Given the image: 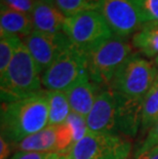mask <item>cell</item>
Instances as JSON below:
<instances>
[{"instance_id": "cell-26", "label": "cell", "mask_w": 158, "mask_h": 159, "mask_svg": "<svg viewBox=\"0 0 158 159\" xmlns=\"http://www.w3.org/2000/svg\"><path fill=\"white\" fill-rule=\"evenodd\" d=\"M12 145L4 138H0V159H7L12 151Z\"/></svg>"}, {"instance_id": "cell-22", "label": "cell", "mask_w": 158, "mask_h": 159, "mask_svg": "<svg viewBox=\"0 0 158 159\" xmlns=\"http://www.w3.org/2000/svg\"><path fill=\"white\" fill-rule=\"evenodd\" d=\"M66 123L71 127L76 143H78V142L87 134V131H88L86 118L79 114L71 112V114L69 115L68 119L66 121Z\"/></svg>"}, {"instance_id": "cell-23", "label": "cell", "mask_w": 158, "mask_h": 159, "mask_svg": "<svg viewBox=\"0 0 158 159\" xmlns=\"http://www.w3.org/2000/svg\"><path fill=\"white\" fill-rule=\"evenodd\" d=\"M36 0H1V4L13 11L31 15Z\"/></svg>"}, {"instance_id": "cell-27", "label": "cell", "mask_w": 158, "mask_h": 159, "mask_svg": "<svg viewBox=\"0 0 158 159\" xmlns=\"http://www.w3.org/2000/svg\"><path fill=\"white\" fill-rule=\"evenodd\" d=\"M137 159H158V145L137 155Z\"/></svg>"}, {"instance_id": "cell-19", "label": "cell", "mask_w": 158, "mask_h": 159, "mask_svg": "<svg viewBox=\"0 0 158 159\" xmlns=\"http://www.w3.org/2000/svg\"><path fill=\"white\" fill-rule=\"evenodd\" d=\"M52 1L65 15L66 18H68L83 11H99L103 0H52Z\"/></svg>"}, {"instance_id": "cell-13", "label": "cell", "mask_w": 158, "mask_h": 159, "mask_svg": "<svg viewBox=\"0 0 158 159\" xmlns=\"http://www.w3.org/2000/svg\"><path fill=\"white\" fill-rule=\"evenodd\" d=\"M30 16L35 31L46 34L63 32L66 16L52 0H36Z\"/></svg>"}, {"instance_id": "cell-1", "label": "cell", "mask_w": 158, "mask_h": 159, "mask_svg": "<svg viewBox=\"0 0 158 159\" xmlns=\"http://www.w3.org/2000/svg\"><path fill=\"white\" fill-rule=\"evenodd\" d=\"M48 125V99L41 93L1 104V137L15 146Z\"/></svg>"}, {"instance_id": "cell-24", "label": "cell", "mask_w": 158, "mask_h": 159, "mask_svg": "<svg viewBox=\"0 0 158 159\" xmlns=\"http://www.w3.org/2000/svg\"><path fill=\"white\" fill-rule=\"evenodd\" d=\"M62 155L52 152H24L16 151L11 159H61Z\"/></svg>"}, {"instance_id": "cell-10", "label": "cell", "mask_w": 158, "mask_h": 159, "mask_svg": "<svg viewBox=\"0 0 158 159\" xmlns=\"http://www.w3.org/2000/svg\"><path fill=\"white\" fill-rule=\"evenodd\" d=\"M23 43L29 50L40 75L55 62L70 40L64 32L58 34H46L33 30L30 35L22 38Z\"/></svg>"}, {"instance_id": "cell-16", "label": "cell", "mask_w": 158, "mask_h": 159, "mask_svg": "<svg viewBox=\"0 0 158 159\" xmlns=\"http://www.w3.org/2000/svg\"><path fill=\"white\" fill-rule=\"evenodd\" d=\"M132 44L147 57L158 56V22H148L133 36Z\"/></svg>"}, {"instance_id": "cell-25", "label": "cell", "mask_w": 158, "mask_h": 159, "mask_svg": "<svg viewBox=\"0 0 158 159\" xmlns=\"http://www.w3.org/2000/svg\"><path fill=\"white\" fill-rule=\"evenodd\" d=\"M157 145H158V122L148 131L147 137L144 140L143 144L141 145L140 149L138 150L137 155L143 153V152L149 150V149L155 147Z\"/></svg>"}, {"instance_id": "cell-8", "label": "cell", "mask_w": 158, "mask_h": 159, "mask_svg": "<svg viewBox=\"0 0 158 159\" xmlns=\"http://www.w3.org/2000/svg\"><path fill=\"white\" fill-rule=\"evenodd\" d=\"M76 145L71 127L66 122L59 125H47L42 130L32 134L12 146L16 151L52 152L68 156Z\"/></svg>"}, {"instance_id": "cell-15", "label": "cell", "mask_w": 158, "mask_h": 159, "mask_svg": "<svg viewBox=\"0 0 158 159\" xmlns=\"http://www.w3.org/2000/svg\"><path fill=\"white\" fill-rule=\"evenodd\" d=\"M31 16L8 8L1 4L0 11V32L2 36L26 37L33 32Z\"/></svg>"}, {"instance_id": "cell-18", "label": "cell", "mask_w": 158, "mask_h": 159, "mask_svg": "<svg viewBox=\"0 0 158 159\" xmlns=\"http://www.w3.org/2000/svg\"><path fill=\"white\" fill-rule=\"evenodd\" d=\"M158 122V75L144 97L142 106V134L149 131Z\"/></svg>"}, {"instance_id": "cell-11", "label": "cell", "mask_w": 158, "mask_h": 159, "mask_svg": "<svg viewBox=\"0 0 158 159\" xmlns=\"http://www.w3.org/2000/svg\"><path fill=\"white\" fill-rule=\"evenodd\" d=\"M117 100L111 89H102L86 116L87 128L92 133L116 134Z\"/></svg>"}, {"instance_id": "cell-12", "label": "cell", "mask_w": 158, "mask_h": 159, "mask_svg": "<svg viewBox=\"0 0 158 159\" xmlns=\"http://www.w3.org/2000/svg\"><path fill=\"white\" fill-rule=\"evenodd\" d=\"M115 97L117 100L116 134L126 138L136 137L142 124L143 101L129 100L117 93Z\"/></svg>"}, {"instance_id": "cell-6", "label": "cell", "mask_w": 158, "mask_h": 159, "mask_svg": "<svg viewBox=\"0 0 158 159\" xmlns=\"http://www.w3.org/2000/svg\"><path fill=\"white\" fill-rule=\"evenodd\" d=\"M87 76V55L70 42L44 71L41 81L46 90L66 91L77 81Z\"/></svg>"}, {"instance_id": "cell-20", "label": "cell", "mask_w": 158, "mask_h": 159, "mask_svg": "<svg viewBox=\"0 0 158 159\" xmlns=\"http://www.w3.org/2000/svg\"><path fill=\"white\" fill-rule=\"evenodd\" d=\"M22 39L18 36H2L0 39V75L5 73Z\"/></svg>"}, {"instance_id": "cell-29", "label": "cell", "mask_w": 158, "mask_h": 159, "mask_svg": "<svg viewBox=\"0 0 158 159\" xmlns=\"http://www.w3.org/2000/svg\"><path fill=\"white\" fill-rule=\"evenodd\" d=\"M61 159H70V158H69L68 156H62Z\"/></svg>"}, {"instance_id": "cell-28", "label": "cell", "mask_w": 158, "mask_h": 159, "mask_svg": "<svg viewBox=\"0 0 158 159\" xmlns=\"http://www.w3.org/2000/svg\"><path fill=\"white\" fill-rule=\"evenodd\" d=\"M154 65L156 66V68H158V56L155 57V60H154Z\"/></svg>"}, {"instance_id": "cell-7", "label": "cell", "mask_w": 158, "mask_h": 159, "mask_svg": "<svg viewBox=\"0 0 158 159\" xmlns=\"http://www.w3.org/2000/svg\"><path fill=\"white\" fill-rule=\"evenodd\" d=\"M70 159H130L132 143L116 134H87L76 143L68 155Z\"/></svg>"}, {"instance_id": "cell-9", "label": "cell", "mask_w": 158, "mask_h": 159, "mask_svg": "<svg viewBox=\"0 0 158 159\" xmlns=\"http://www.w3.org/2000/svg\"><path fill=\"white\" fill-rule=\"evenodd\" d=\"M99 11L113 35L121 38L134 34L145 24L132 0H103Z\"/></svg>"}, {"instance_id": "cell-4", "label": "cell", "mask_w": 158, "mask_h": 159, "mask_svg": "<svg viewBox=\"0 0 158 159\" xmlns=\"http://www.w3.org/2000/svg\"><path fill=\"white\" fill-rule=\"evenodd\" d=\"M157 75L155 65L139 53H132L116 72L110 89L126 99L143 101Z\"/></svg>"}, {"instance_id": "cell-14", "label": "cell", "mask_w": 158, "mask_h": 159, "mask_svg": "<svg viewBox=\"0 0 158 159\" xmlns=\"http://www.w3.org/2000/svg\"><path fill=\"white\" fill-rule=\"evenodd\" d=\"M101 89L100 86L90 80L89 76L73 84L65 91L72 112L86 118Z\"/></svg>"}, {"instance_id": "cell-21", "label": "cell", "mask_w": 158, "mask_h": 159, "mask_svg": "<svg viewBox=\"0 0 158 159\" xmlns=\"http://www.w3.org/2000/svg\"><path fill=\"white\" fill-rule=\"evenodd\" d=\"M144 23L158 22V0H132Z\"/></svg>"}, {"instance_id": "cell-5", "label": "cell", "mask_w": 158, "mask_h": 159, "mask_svg": "<svg viewBox=\"0 0 158 159\" xmlns=\"http://www.w3.org/2000/svg\"><path fill=\"white\" fill-rule=\"evenodd\" d=\"M63 32L74 46L86 55L114 36L102 13L97 11L66 18Z\"/></svg>"}, {"instance_id": "cell-17", "label": "cell", "mask_w": 158, "mask_h": 159, "mask_svg": "<svg viewBox=\"0 0 158 159\" xmlns=\"http://www.w3.org/2000/svg\"><path fill=\"white\" fill-rule=\"evenodd\" d=\"M48 99V125L65 123L72 110L65 91L46 90Z\"/></svg>"}, {"instance_id": "cell-3", "label": "cell", "mask_w": 158, "mask_h": 159, "mask_svg": "<svg viewBox=\"0 0 158 159\" xmlns=\"http://www.w3.org/2000/svg\"><path fill=\"white\" fill-rule=\"evenodd\" d=\"M133 52L126 38L111 37L87 55L88 76L101 89H110L116 72Z\"/></svg>"}, {"instance_id": "cell-2", "label": "cell", "mask_w": 158, "mask_h": 159, "mask_svg": "<svg viewBox=\"0 0 158 159\" xmlns=\"http://www.w3.org/2000/svg\"><path fill=\"white\" fill-rule=\"evenodd\" d=\"M41 75L25 44L21 41L11 64L0 78L1 102L11 103L41 93Z\"/></svg>"}]
</instances>
